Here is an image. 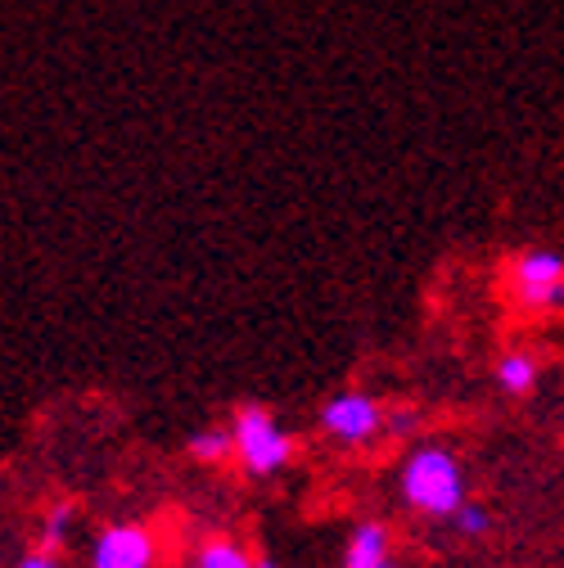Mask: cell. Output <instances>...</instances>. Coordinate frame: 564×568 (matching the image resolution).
Instances as JSON below:
<instances>
[{"mask_svg":"<svg viewBox=\"0 0 564 568\" xmlns=\"http://www.w3.org/2000/svg\"><path fill=\"white\" fill-rule=\"evenodd\" d=\"M258 568H280V564H275L271 555H258Z\"/></svg>","mask_w":564,"mask_h":568,"instance_id":"cell-14","label":"cell"},{"mask_svg":"<svg viewBox=\"0 0 564 568\" xmlns=\"http://www.w3.org/2000/svg\"><path fill=\"white\" fill-rule=\"evenodd\" d=\"M384 415H389V406L375 393L348 388V393H334L321 406L316 424H321V434L330 443H339V447H366V443H375L384 434Z\"/></svg>","mask_w":564,"mask_h":568,"instance_id":"cell-3","label":"cell"},{"mask_svg":"<svg viewBox=\"0 0 564 568\" xmlns=\"http://www.w3.org/2000/svg\"><path fill=\"white\" fill-rule=\"evenodd\" d=\"M384 564H393V532H389V524H380V519L357 524V528H352V537H348V546H343V568H384Z\"/></svg>","mask_w":564,"mask_h":568,"instance_id":"cell-6","label":"cell"},{"mask_svg":"<svg viewBox=\"0 0 564 568\" xmlns=\"http://www.w3.org/2000/svg\"><path fill=\"white\" fill-rule=\"evenodd\" d=\"M190 564L194 568H258V555H249L235 537H208V541H199Z\"/></svg>","mask_w":564,"mask_h":568,"instance_id":"cell-8","label":"cell"},{"mask_svg":"<svg viewBox=\"0 0 564 568\" xmlns=\"http://www.w3.org/2000/svg\"><path fill=\"white\" fill-rule=\"evenodd\" d=\"M452 528H456L461 537H487V532H492V510L479 506V501H465V506L452 515Z\"/></svg>","mask_w":564,"mask_h":568,"instance_id":"cell-11","label":"cell"},{"mask_svg":"<svg viewBox=\"0 0 564 568\" xmlns=\"http://www.w3.org/2000/svg\"><path fill=\"white\" fill-rule=\"evenodd\" d=\"M537 375H542V366H537L533 352H524V347L520 352H506V357L497 362V384L511 397H528L537 388Z\"/></svg>","mask_w":564,"mask_h":568,"instance_id":"cell-7","label":"cell"},{"mask_svg":"<svg viewBox=\"0 0 564 568\" xmlns=\"http://www.w3.org/2000/svg\"><path fill=\"white\" fill-rule=\"evenodd\" d=\"M14 568H63V559H59L54 550H28Z\"/></svg>","mask_w":564,"mask_h":568,"instance_id":"cell-13","label":"cell"},{"mask_svg":"<svg viewBox=\"0 0 564 568\" xmlns=\"http://www.w3.org/2000/svg\"><path fill=\"white\" fill-rule=\"evenodd\" d=\"M231 438H235V460L244 474L253 478H275L285 474L299 456V443L294 434L280 424L266 406L258 402H244L235 415H231Z\"/></svg>","mask_w":564,"mask_h":568,"instance_id":"cell-2","label":"cell"},{"mask_svg":"<svg viewBox=\"0 0 564 568\" xmlns=\"http://www.w3.org/2000/svg\"><path fill=\"white\" fill-rule=\"evenodd\" d=\"M420 429V410L415 406H389V415H384V434H393V438H411Z\"/></svg>","mask_w":564,"mask_h":568,"instance_id":"cell-12","label":"cell"},{"mask_svg":"<svg viewBox=\"0 0 564 568\" xmlns=\"http://www.w3.org/2000/svg\"><path fill=\"white\" fill-rule=\"evenodd\" d=\"M78 519H82V510H78L73 501H54V506L41 515V550H54V555H59L68 541H73Z\"/></svg>","mask_w":564,"mask_h":568,"instance_id":"cell-10","label":"cell"},{"mask_svg":"<svg viewBox=\"0 0 564 568\" xmlns=\"http://www.w3.org/2000/svg\"><path fill=\"white\" fill-rule=\"evenodd\" d=\"M397 496H402L406 510L425 515V519H452L470 501L461 456L447 443L411 447V456L397 469Z\"/></svg>","mask_w":564,"mask_h":568,"instance_id":"cell-1","label":"cell"},{"mask_svg":"<svg viewBox=\"0 0 564 568\" xmlns=\"http://www.w3.org/2000/svg\"><path fill=\"white\" fill-rule=\"evenodd\" d=\"M159 559H163L159 532L140 519H122L95 532L87 568H159Z\"/></svg>","mask_w":564,"mask_h":568,"instance_id":"cell-5","label":"cell"},{"mask_svg":"<svg viewBox=\"0 0 564 568\" xmlns=\"http://www.w3.org/2000/svg\"><path fill=\"white\" fill-rule=\"evenodd\" d=\"M185 452L194 465H226L235 456V438H231V429H222V424H208V429L190 434Z\"/></svg>","mask_w":564,"mask_h":568,"instance_id":"cell-9","label":"cell"},{"mask_svg":"<svg viewBox=\"0 0 564 568\" xmlns=\"http://www.w3.org/2000/svg\"><path fill=\"white\" fill-rule=\"evenodd\" d=\"M511 294L528 312H555L564 307V253L555 248H524L511 257Z\"/></svg>","mask_w":564,"mask_h":568,"instance_id":"cell-4","label":"cell"}]
</instances>
